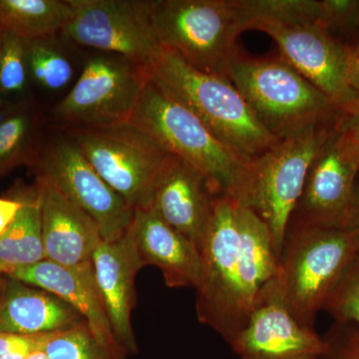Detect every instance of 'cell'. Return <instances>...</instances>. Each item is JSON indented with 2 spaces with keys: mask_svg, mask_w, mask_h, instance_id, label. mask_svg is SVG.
Listing matches in <instances>:
<instances>
[{
  "mask_svg": "<svg viewBox=\"0 0 359 359\" xmlns=\"http://www.w3.org/2000/svg\"><path fill=\"white\" fill-rule=\"evenodd\" d=\"M200 252L198 318L230 344L249 320L259 292L278 276L271 233L254 212L218 196Z\"/></svg>",
  "mask_w": 359,
  "mask_h": 359,
  "instance_id": "1",
  "label": "cell"
},
{
  "mask_svg": "<svg viewBox=\"0 0 359 359\" xmlns=\"http://www.w3.org/2000/svg\"><path fill=\"white\" fill-rule=\"evenodd\" d=\"M146 70L149 80L163 93L190 110L219 140L248 159L280 141L264 128L228 77L197 70L166 47Z\"/></svg>",
  "mask_w": 359,
  "mask_h": 359,
  "instance_id": "2",
  "label": "cell"
},
{
  "mask_svg": "<svg viewBox=\"0 0 359 359\" xmlns=\"http://www.w3.org/2000/svg\"><path fill=\"white\" fill-rule=\"evenodd\" d=\"M359 254V243L346 229L290 222L278 276V289L292 316L313 327Z\"/></svg>",
  "mask_w": 359,
  "mask_h": 359,
  "instance_id": "3",
  "label": "cell"
},
{
  "mask_svg": "<svg viewBox=\"0 0 359 359\" xmlns=\"http://www.w3.org/2000/svg\"><path fill=\"white\" fill-rule=\"evenodd\" d=\"M129 123L198 170L219 196L235 199L252 160L219 140L197 116L150 80Z\"/></svg>",
  "mask_w": 359,
  "mask_h": 359,
  "instance_id": "4",
  "label": "cell"
},
{
  "mask_svg": "<svg viewBox=\"0 0 359 359\" xmlns=\"http://www.w3.org/2000/svg\"><path fill=\"white\" fill-rule=\"evenodd\" d=\"M226 77L278 140L334 122L341 114L327 96L280 55L252 57L241 53Z\"/></svg>",
  "mask_w": 359,
  "mask_h": 359,
  "instance_id": "5",
  "label": "cell"
},
{
  "mask_svg": "<svg viewBox=\"0 0 359 359\" xmlns=\"http://www.w3.org/2000/svg\"><path fill=\"white\" fill-rule=\"evenodd\" d=\"M335 123L337 120L316 125L283 139L254 158L233 199L266 224L278 262L309 166L334 131Z\"/></svg>",
  "mask_w": 359,
  "mask_h": 359,
  "instance_id": "6",
  "label": "cell"
},
{
  "mask_svg": "<svg viewBox=\"0 0 359 359\" xmlns=\"http://www.w3.org/2000/svg\"><path fill=\"white\" fill-rule=\"evenodd\" d=\"M153 28L161 45L189 65L226 77L245 32L237 0H150Z\"/></svg>",
  "mask_w": 359,
  "mask_h": 359,
  "instance_id": "7",
  "label": "cell"
},
{
  "mask_svg": "<svg viewBox=\"0 0 359 359\" xmlns=\"http://www.w3.org/2000/svg\"><path fill=\"white\" fill-rule=\"evenodd\" d=\"M92 167L133 209L151 207L170 153L130 123L68 129Z\"/></svg>",
  "mask_w": 359,
  "mask_h": 359,
  "instance_id": "8",
  "label": "cell"
},
{
  "mask_svg": "<svg viewBox=\"0 0 359 359\" xmlns=\"http://www.w3.org/2000/svg\"><path fill=\"white\" fill-rule=\"evenodd\" d=\"M148 81L143 66L113 54L93 56L54 106L53 118L68 129L129 123Z\"/></svg>",
  "mask_w": 359,
  "mask_h": 359,
  "instance_id": "9",
  "label": "cell"
},
{
  "mask_svg": "<svg viewBox=\"0 0 359 359\" xmlns=\"http://www.w3.org/2000/svg\"><path fill=\"white\" fill-rule=\"evenodd\" d=\"M72 20L61 34L148 68L163 46L153 28L150 0H68Z\"/></svg>",
  "mask_w": 359,
  "mask_h": 359,
  "instance_id": "10",
  "label": "cell"
},
{
  "mask_svg": "<svg viewBox=\"0 0 359 359\" xmlns=\"http://www.w3.org/2000/svg\"><path fill=\"white\" fill-rule=\"evenodd\" d=\"M33 168L96 222L103 241L114 242L127 233L135 210L101 178L70 136L43 146Z\"/></svg>",
  "mask_w": 359,
  "mask_h": 359,
  "instance_id": "11",
  "label": "cell"
},
{
  "mask_svg": "<svg viewBox=\"0 0 359 359\" xmlns=\"http://www.w3.org/2000/svg\"><path fill=\"white\" fill-rule=\"evenodd\" d=\"M252 29L275 40L280 56L320 90L341 113L353 109L359 96L347 80V44L320 25H282L259 21Z\"/></svg>",
  "mask_w": 359,
  "mask_h": 359,
  "instance_id": "12",
  "label": "cell"
},
{
  "mask_svg": "<svg viewBox=\"0 0 359 359\" xmlns=\"http://www.w3.org/2000/svg\"><path fill=\"white\" fill-rule=\"evenodd\" d=\"M359 164L334 128L311 163L290 222L344 229L353 205Z\"/></svg>",
  "mask_w": 359,
  "mask_h": 359,
  "instance_id": "13",
  "label": "cell"
},
{
  "mask_svg": "<svg viewBox=\"0 0 359 359\" xmlns=\"http://www.w3.org/2000/svg\"><path fill=\"white\" fill-rule=\"evenodd\" d=\"M241 359H323L325 339L292 316L276 278L259 292L249 320L230 342Z\"/></svg>",
  "mask_w": 359,
  "mask_h": 359,
  "instance_id": "14",
  "label": "cell"
},
{
  "mask_svg": "<svg viewBox=\"0 0 359 359\" xmlns=\"http://www.w3.org/2000/svg\"><path fill=\"white\" fill-rule=\"evenodd\" d=\"M218 196L198 170L170 155L156 183L150 208L200 249Z\"/></svg>",
  "mask_w": 359,
  "mask_h": 359,
  "instance_id": "15",
  "label": "cell"
},
{
  "mask_svg": "<svg viewBox=\"0 0 359 359\" xmlns=\"http://www.w3.org/2000/svg\"><path fill=\"white\" fill-rule=\"evenodd\" d=\"M35 191L46 259L66 266L91 263L103 241L96 222L47 180L37 177Z\"/></svg>",
  "mask_w": 359,
  "mask_h": 359,
  "instance_id": "16",
  "label": "cell"
},
{
  "mask_svg": "<svg viewBox=\"0 0 359 359\" xmlns=\"http://www.w3.org/2000/svg\"><path fill=\"white\" fill-rule=\"evenodd\" d=\"M92 266L118 344L127 354L137 353L131 313L136 304L135 280L144 264L128 233L114 242L102 241L94 250Z\"/></svg>",
  "mask_w": 359,
  "mask_h": 359,
  "instance_id": "17",
  "label": "cell"
},
{
  "mask_svg": "<svg viewBox=\"0 0 359 359\" xmlns=\"http://www.w3.org/2000/svg\"><path fill=\"white\" fill-rule=\"evenodd\" d=\"M127 233L144 266L159 268L168 287L197 289L202 275L199 248L152 208L135 209Z\"/></svg>",
  "mask_w": 359,
  "mask_h": 359,
  "instance_id": "18",
  "label": "cell"
},
{
  "mask_svg": "<svg viewBox=\"0 0 359 359\" xmlns=\"http://www.w3.org/2000/svg\"><path fill=\"white\" fill-rule=\"evenodd\" d=\"M6 276L57 295L83 316L87 325L101 341L128 355L118 344L102 299L97 289L91 263L66 266L45 259L22 266Z\"/></svg>",
  "mask_w": 359,
  "mask_h": 359,
  "instance_id": "19",
  "label": "cell"
},
{
  "mask_svg": "<svg viewBox=\"0 0 359 359\" xmlns=\"http://www.w3.org/2000/svg\"><path fill=\"white\" fill-rule=\"evenodd\" d=\"M86 323L57 295L6 276L0 301V332L49 334Z\"/></svg>",
  "mask_w": 359,
  "mask_h": 359,
  "instance_id": "20",
  "label": "cell"
},
{
  "mask_svg": "<svg viewBox=\"0 0 359 359\" xmlns=\"http://www.w3.org/2000/svg\"><path fill=\"white\" fill-rule=\"evenodd\" d=\"M42 149V114L30 102L0 112V180L22 166L33 168Z\"/></svg>",
  "mask_w": 359,
  "mask_h": 359,
  "instance_id": "21",
  "label": "cell"
},
{
  "mask_svg": "<svg viewBox=\"0 0 359 359\" xmlns=\"http://www.w3.org/2000/svg\"><path fill=\"white\" fill-rule=\"evenodd\" d=\"M72 16L68 0H0V29L25 41L62 32Z\"/></svg>",
  "mask_w": 359,
  "mask_h": 359,
  "instance_id": "22",
  "label": "cell"
},
{
  "mask_svg": "<svg viewBox=\"0 0 359 359\" xmlns=\"http://www.w3.org/2000/svg\"><path fill=\"white\" fill-rule=\"evenodd\" d=\"M46 259L42 238L41 214L36 191L0 237V275Z\"/></svg>",
  "mask_w": 359,
  "mask_h": 359,
  "instance_id": "23",
  "label": "cell"
},
{
  "mask_svg": "<svg viewBox=\"0 0 359 359\" xmlns=\"http://www.w3.org/2000/svg\"><path fill=\"white\" fill-rule=\"evenodd\" d=\"M245 29L259 21L282 25H320L321 1L318 0H238Z\"/></svg>",
  "mask_w": 359,
  "mask_h": 359,
  "instance_id": "24",
  "label": "cell"
},
{
  "mask_svg": "<svg viewBox=\"0 0 359 359\" xmlns=\"http://www.w3.org/2000/svg\"><path fill=\"white\" fill-rule=\"evenodd\" d=\"M49 39L26 41L27 69L40 86L58 91L69 84L74 69L69 58Z\"/></svg>",
  "mask_w": 359,
  "mask_h": 359,
  "instance_id": "25",
  "label": "cell"
},
{
  "mask_svg": "<svg viewBox=\"0 0 359 359\" xmlns=\"http://www.w3.org/2000/svg\"><path fill=\"white\" fill-rule=\"evenodd\" d=\"M49 359H126L101 341L87 323L54 332L44 346Z\"/></svg>",
  "mask_w": 359,
  "mask_h": 359,
  "instance_id": "26",
  "label": "cell"
},
{
  "mask_svg": "<svg viewBox=\"0 0 359 359\" xmlns=\"http://www.w3.org/2000/svg\"><path fill=\"white\" fill-rule=\"evenodd\" d=\"M26 41L13 33L2 34V54L0 62V91L20 93L27 79Z\"/></svg>",
  "mask_w": 359,
  "mask_h": 359,
  "instance_id": "27",
  "label": "cell"
},
{
  "mask_svg": "<svg viewBox=\"0 0 359 359\" xmlns=\"http://www.w3.org/2000/svg\"><path fill=\"white\" fill-rule=\"evenodd\" d=\"M339 323H351L359 327V254L325 308Z\"/></svg>",
  "mask_w": 359,
  "mask_h": 359,
  "instance_id": "28",
  "label": "cell"
},
{
  "mask_svg": "<svg viewBox=\"0 0 359 359\" xmlns=\"http://www.w3.org/2000/svg\"><path fill=\"white\" fill-rule=\"evenodd\" d=\"M320 26L330 34L359 32V0H321Z\"/></svg>",
  "mask_w": 359,
  "mask_h": 359,
  "instance_id": "29",
  "label": "cell"
},
{
  "mask_svg": "<svg viewBox=\"0 0 359 359\" xmlns=\"http://www.w3.org/2000/svg\"><path fill=\"white\" fill-rule=\"evenodd\" d=\"M323 359H359V327L354 323H339L327 339Z\"/></svg>",
  "mask_w": 359,
  "mask_h": 359,
  "instance_id": "30",
  "label": "cell"
},
{
  "mask_svg": "<svg viewBox=\"0 0 359 359\" xmlns=\"http://www.w3.org/2000/svg\"><path fill=\"white\" fill-rule=\"evenodd\" d=\"M53 334L54 332L39 334L0 332V359H26L35 351L44 349L45 344Z\"/></svg>",
  "mask_w": 359,
  "mask_h": 359,
  "instance_id": "31",
  "label": "cell"
},
{
  "mask_svg": "<svg viewBox=\"0 0 359 359\" xmlns=\"http://www.w3.org/2000/svg\"><path fill=\"white\" fill-rule=\"evenodd\" d=\"M25 204V199L0 198V237L6 233Z\"/></svg>",
  "mask_w": 359,
  "mask_h": 359,
  "instance_id": "32",
  "label": "cell"
},
{
  "mask_svg": "<svg viewBox=\"0 0 359 359\" xmlns=\"http://www.w3.org/2000/svg\"><path fill=\"white\" fill-rule=\"evenodd\" d=\"M347 80L359 96V44H347Z\"/></svg>",
  "mask_w": 359,
  "mask_h": 359,
  "instance_id": "33",
  "label": "cell"
},
{
  "mask_svg": "<svg viewBox=\"0 0 359 359\" xmlns=\"http://www.w3.org/2000/svg\"><path fill=\"white\" fill-rule=\"evenodd\" d=\"M335 128L347 136L359 135V103L353 109L341 113L337 117Z\"/></svg>",
  "mask_w": 359,
  "mask_h": 359,
  "instance_id": "34",
  "label": "cell"
},
{
  "mask_svg": "<svg viewBox=\"0 0 359 359\" xmlns=\"http://www.w3.org/2000/svg\"><path fill=\"white\" fill-rule=\"evenodd\" d=\"M344 229L353 233L359 243V176L358 181H356L353 205H351L348 219H347L346 228Z\"/></svg>",
  "mask_w": 359,
  "mask_h": 359,
  "instance_id": "35",
  "label": "cell"
},
{
  "mask_svg": "<svg viewBox=\"0 0 359 359\" xmlns=\"http://www.w3.org/2000/svg\"><path fill=\"white\" fill-rule=\"evenodd\" d=\"M342 135L346 137L347 142H348L349 148H351L354 158H355V160L358 161L359 164V135H358V136H347V135Z\"/></svg>",
  "mask_w": 359,
  "mask_h": 359,
  "instance_id": "36",
  "label": "cell"
},
{
  "mask_svg": "<svg viewBox=\"0 0 359 359\" xmlns=\"http://www.w3.org/2000/svg\"><path fill=\"white\" fill-rule=\"evenodd\" d=\"M26 359H49L47 354L45 353L44 349L42 351H35L32 355L28 356Z\"/></svg>",
  "mask_w": 359,
  "mask_h": 359,
  "instance_id": "37",
  "label": "cell"
},
{
  "mask_svg": "<svg viewBox=\"0 0 359 359\" xmlns=\"http://www.w3.org/2000/svg\"><path fill=\"white\" fill-rule=\"evenodd\" d=\"M6 283V276L0 275V301H1L2 294H4V287Z\"/></svg>",
  "mask_w": 359,
  "mask_h": 359,
  "instance_id": "38",
  "label": "cell"
},
{
  "mask_svg": "<svg viewBox=\"0 0 359 359\" xmlns=\"http://www.w3.org/2000/svg\"><path fill=\"white\" fill-rule=\"evenodd\" d=\"M11 104V103H9L8 101H6L4 97L0 95V112H1L2 110L6 109V108L8 107Z\"/></svg>",
  "mask_w": 359,
  "mask_h": 359,
  "instance_id": "39",
  "label": "cell"
},
{
  "mask_svg": "<svg viewBox=\"0 0 359 359\" xmlns=\"http://www.w3.org/2000/svg\"><path fill=\"white\" fill-rule=\"evenodd\" d=\"M2 34H4V32L0 29V62H1V54H2Z\"/></svg>",
  "mask_w": 359,
  "mask_h": 359,
  "instance_id": "40",
  "label": "cell"
},
{
  "mask_svg": "<svg viewBox=\"0 0 359 359\" xmlns=\"http://www.w3.org/2000/svg\"><path fill=\"white\" fill-rule=\"evenodd\" d=\"M356 43H358L359 44V32L358 33V42H356Z\"/></svg>",
  "mask_w": 359,
  "mask_h": 359,
  "instance_id": "41",
  "label": "cell"
}]
</instances>
